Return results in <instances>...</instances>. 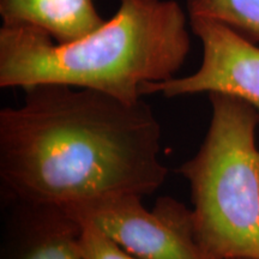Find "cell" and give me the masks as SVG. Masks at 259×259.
I'll list each match as a JSON object with an SVG mask.
<instances>
[{"mask_svg":"<svg viewBox=\"0 0 259 259\" xmlns=\"http://www.w3.org/2000/svg\"><path fill=\"white\" fill-rule=\"evenodd\" d=\"M23 90L21 106L0 111V180L12 202L69 208L163 185L161 125L143 100L65 84Z\"/></svg>","mask_w":259,"mask_h":259,"instance_id":"cell-1","label":"cell"},{"mask_svg":"<svg viewBox=\"0 0 259 259\" xmlns=\"http://www.w3.org/2000/svg\"><path fill=\"white\" fill-rule=\"evenodd\" d=\"M185 10L176 0H119L116 14L89 35L57 44L29 27L0 28V88L65 84L125 103L142 88L176 77L191 50Z\"/></svg>","mask_w":259,"mask_h":259,"instance_id":"cell-2","label":"cell"},{"mask_svg":"<svg viewBox=\"0 0 259 259\" xmlns=\"http://www.w3.org/2000/svg\"><path fill=\"white\" fill-rule=\"evenodd\" d=\"M208 95V132L178 169L190 184L194 238L208 259H259V112L231 94Z\"/></svg>","mask_w":259,"mask_h":259,"instance_id":"cell-3","label":"cell"},{"mask_svg":"<svg viewBox=\"0 0 259 259\" xmlns=\"http://www.w3.org/2000/svg\"><path fill=\"white\" fill-rule=\"evenodd\" d=\"M90 222L141 259H208L194 238L192 210L170 197L149 211L142 197L125 194L64 208Z\"/></svg>","mask_w":259,"mask_h":259,"instance_id":"cell-4","label":"cell"},{"mask_svg":"<svg viewBox=\"0 0 259 259\" xmlns=\"http://www.w3.org/2000/svg\"><path fill=\"white\" fill-rule=\"evenodd\" d=\"M190 28L202 42L199 69L185 77L149 83L142 96L161 93L166 97L200 93H225L253 105L259 112V48L225 24L193 17Z\"/></svg>","mask_w":259,"mask_h":259,"instance_id":"cell-5","label":"cell"},{"mask_svg":"<svg viewBox=\"0 0 259 259\" xmlns=\"http://www.w3.org/2000/svg\"><path fill=\"white\" fill-rule=\"evenodd\" d=\"M18 250L12 259H83L80 223L61 206L14 202Z\"/></svg>","mask_w":259,"mask_h":259,"instance_id":"cell-6","label":"cell"},{"mask_svg":"<svg viewBox=\"0 0 259 259\" xmlns=\"http://www.w3.org/2000/svg\"><path fill=\"white\" fill-rule=\"evenodd\" d=\"M3 25L46 32L57 44L77 41L105 23L94 0H0Z\"/></svg>","mask_w":259,"mask_h":259,"instance_id":"cell-7","label":"cell"},{"mask_svg":"<svg viewBox=\"0 0 259 259\" xmlns=\"http://www.w3.org/2000/svg\"><path fill=\"white\" fill-rule=\"evenodd\" d=\"M189 18L225 24L251 42H259V0H186Z\"/></svg>","mask_w":259,"mask_h":259,"instance_id":"cell-8","label":"cell"},{"mask_svg":"<svg viewBox=\"0 0 259 259\" xmlns=\"http://www.w3.org/2000/svg\"><path fill=\"white\" fill-rule=\"evenodd\" d=\"M78 222L82 226L78 248L83 259H141L126 251L99 227L90 222Z\"/></svg>","mask_w":259,"mask_h":259,"instance_id":"cell-9","label":"cell"}]
</instances>
